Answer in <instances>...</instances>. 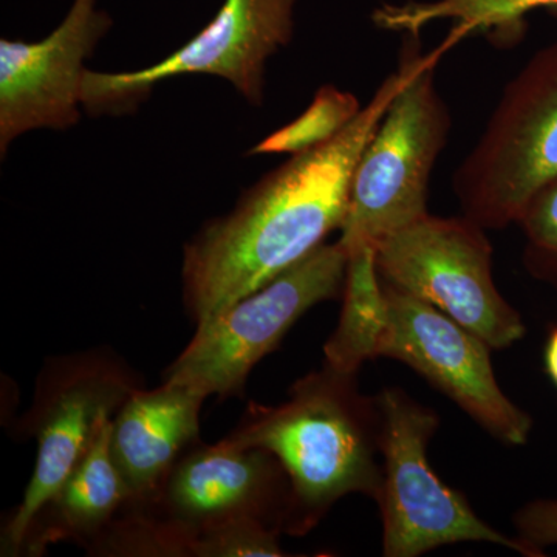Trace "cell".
Masks as SVG:
<instances>
[{
	"mask_svg": "<svg viewBox=\"0 0 557 557\" xmlns=\"http://www.w3.org/2000/svg\"><path fill=\"white\" fill-rule=\"evenodd\" d=\"M381 281L448 314L493 350L515 346L527 325L494 281L486 230L467 215L426 218L375 248Z\"/></svg>",
	"mask_w": 557,
	"mask_h": 557,
	"instance_id": "obj_7",
	"label": "cell"
},
{
	"mask_svg": "<svg viewBox=\"0 0 557 557\" xmlns=\"http://www.w3.org/2000/svg\"><path fill=\"white\" fill-rule=\"evenodd\" d=\"M448 42L423 57L418 50L408 81L362 150L351 180L338 244L347 255L376 248L391 234L429 214L432 172L448 145L453 116L435 84Z\"/></svg>",
	"mask_w": 557,
	"mask_h": 557,
	"instance_id": "obj_3",
	"label": "cell"
},
{
	"mask_svg": "<svg viewBox=\"0 0 557 557\" xmlns=\"http://www.w3.org/2000/svg\"><path fill=\"white\" fill-rule=\"evenodd\" d=\"M112 27L98 0H73L64 21L39 42L0 39V150L36 129L79 121L84 61Z\"/></svg>",
	"mask_w": 557,
	"mask_h": 557,
	"instance_id": "obj_12",
	"label": "cell"
},
{
	"mask_svg": "<svg viewBox=\"0 0 557 557\" xmlns=\"http://www.w3.org/2000/svg\"><path fill=\"white\" fill-rule=\"evenodd\" d=\"M381 417L383 479L376 505L383 523V556L418 557L445 545L485 542L530 557L518 537L487 525L468 498L443 482L428 449L440 417L399 387L375 395Z\"/></svg>",
	"mask_w": 557,
	"mask_h": 557,
	"instance_id": "obj_6",
	"label": "cell"
},
{
	"mask_svg": "<svg viewBox=\"0 0 557 557\" xmlns=\"http://www.w3.org/2000/svg\"><path fill=\"white\" fill-rule=\"evenodd\" d=\"M298 0H225L214 20L166 60L135 72L86 70L83 102L87 112H127L145 100L161 81L205 73L228 81L252 106L265 94L270 58L295 35Z\"/></svg>",
	"mask_w": 557,
	"mask_h": 557,
	"instance_id": "obj_9",
	"label": "cell"
},
{
	"mask_svg": "<svg viewBox=\"0 0 557 557\" xmlns=\"http://www.w3.org/2000/svg\"><path fill=\"white\" fill-rule=\"evenodd\" d=\"M408 35L397 72L332 141L292 156L185 245L183 302L196 327L309 258L341 230L362 150L403 89L420 47Z\"/></svg>",
	"mask_w": 557,
	"mask_h": 557,
	"instance_id": "obj_1",
	"label": "cell"
},
{
	"mask_svg": "<svg viewBox=\"0 0 557 557\" xmlns=\"http://www.w3.org/2000/svg\"><path fill=\"white\" fill-rule=\"evenodd\" d=\"M338 327L324 346L325 364L358 373L364 362L379 358L388 325V306L376 269L375 248L350 252L343 289Z\"/></svg>",
	"mask_w": 557,
	"mask_h": 557,
	"instance_id": "obj_15",
	"label": "cell"
},
{
	"mask_svg": "<svg viewBox=\"0 0 557 557\" xmlns=\"http://www.w3.org/2000/svg\"><path fill=\"white\" fill-rule=\"evenodd\" d=\"M361 110L354 94L327 84L318 89L309 109L302 115L263 138L251 149V153L298 156L306 150L319 148L346 131Z\"/></svg>",
	"mask_w": 557,
	"mask_h": 557,
	"instance_id": "obj_17",
	"label": "cell"
},
{
	"mask_svg": "<svg viewBox=\"0 0 557 557\" xmlns=\"http://www.w3.org/2000/svg\"><path fill=\"white\" fill-rule=\"evenodd\" d=\"M381 417L376 397L358 386V373L322 366L296 380L277 406L249 403L228 435L244 448L270 450L292 485L285 534L307 536L341 498L376 500Z\"/></svg>",
	"mask_w": 557,
	"mask_h": 557,
	"instance_id": "obj_2",
	"label": "cell"
},
{
	"mask_svg": "<svg viewBox=\"0 0 557 557\" xmlns=\"http://www.w3.org/2000/svg\"><path fill=\"white\" fill-rule=\"evenodd\" d=\"M289 502L292 485L281 461L270 450L244 448L225 437L218 445L190 446L156 496L135 505L194 544L201 534L239 520H259L285 534Z\"/></svg>",
	"mask_w": 557,
	"mask_h": 557,
	"instance_id": "obj_11",
	"label": "cell"
},
{
	"mask_svg": "<svg viewBox=\"0 0 557 557\" xmlns=\"http://www.w3.org/2000/svg\"><path fill=\"white\" fill-rule=\"evenodd\" d=\"M207 395L185 384L139 388L115 413L110 453L134 504H148L190 446L200 443V410Z\"/></svg>",
	"mask_w": 557,
	"mask_h": 557,
	"instance_id": "obj_13",
	"label": "cell"
},
{
	"mask_svg": "<svg viewBox=\"0 0 557 557\" xmlns=\"http://www.w3.org/2000/svg\"><path fill=\"white\" fill-rule=\"evenodd\" d=\"M518 225L527 273L557 293V178L531 199Z\"/></svg>",
	"mask_w": 557,
	"mask_h": 557,
	"instance_id": "obj_18",
	"label": "cell"
},
{
	"mask_svg": "<svg viewBox=\"0 0 557 557\" xmlns=\"http://www.w3.org/2000/svg\"><path fill=\"white\" fill-rule=\"evenodd\" d=\"M557 178V42L520 70L478 145L453 175L461 214L486 231L518 225L528 203Z\"/></svg>",
	"mask_w": 557,
	"mask_h": 557,
	"instance_id": "obj_4",
	"label": "cell"
},
{
	"mask_svg": "<svg viewBox=\"0 0 557 557\" xmlns=\"http://www.w3.org/2000/svg\"><path fill=\"white\" fill-rule=\"evenodd\" d=\"M516 537L530 557L544 556V549L557 545V498H534L512 516Z\"/></svg>",
	"mask_w": 557,
	"mask_h": 557,
	"instance_id": "obj_20",
	"label": "cell"
},
{
	"mask_svg": "<svg viewBox=\"0 0 557 557\" xmlns=\"http://www.w3.org/2000/svg\"><path fill=\"white\" fill-rule=\"evenodd\" d=\"M388 325L379 358L403 362L448 397L490 437L525 446L533 417L498 386L485 341L431 304L383 282Z\"/></svg>",
	"mask_w": 557,
	"mask_h": 557,
	"instance_id": "obj_10",
	"label": "cell"
},
{
	"mask_svg": "<svg viewBox=\"0 0 557 557\" xmlns=\"http://www.w3.org/2000/svg\"><path fill=\"white\" fill-rule=\"evenodd\" d=\"M348 255L324 244L265 287L196 330L188 347L164 370V383L185 384L220 399L242 397L251 370L276 350L304 314L343 296Z\"/></svg>",
	"mask_w": 557,
	"mask_h": 557,
	"instance_id": "obj_8",
	"label": "cell"
},
{
	"mask_svg": "<svg viewBox=\"0 0 557 557\" xmlns=\"http://www.w3.org/2000/svg\"><path fill=\"white\" fill-rule=\"evenodd\" d=\"M145 379L109 347L46 359L32 408L17 432L36 440L38 458L22 504L2 531V556H21L36 512L60 490L121 406Z\"/></svg>",
	"mask_w": 557,
	"mask_h": 557,
	"instance_id": "obj_5",
	"label": "cell"
},
{
	"mask_svg": "<svg viewBox=\"0 0 557 557\" xmlns=\"http://www.w3.org/2000/svg\"><path fill=\"white\" fill-rule=\"evenodd\" d=\"M539 9L557 10V0H412L383 3L373 11L372 21L380 30L420 36L428 25L454 22L446 39L454 46L472 33H512L522 28L527 14Z\"/></svg>",
	"mask_w": 557,
	"mask_h": 557,
	"instance_id": "obj_16",
	"label": "cell"
},
{
	"mask_svg": "<svg viewBox=\"0 0 557 557\" xmlns=\"http://www.w3.org/2000/svg\"><path fill=\"white\" fill-rule=\"evenodd\" d=\"M281 531L259 522L239 520L208 531L193 544V557H282Z\"/></svg>",
	"mask_w": 557,
	"mask_h": 557,
	"instance_id": "obj_19",
	"label": "cell"
},
{
	"mask_svg": "<svg viewBox=\"0 0 557 557\" xmlns=\"http://www.w3.org/2000/svg\"><path fill=\"white\" fill-rule=\"evenodd\" d=\"M544 368L557 391V325L549 330L544 348Z\"/></svg>",
	"mask_w": 557,
	"mask_h": 557,
	"instance_id": "obj_21",
	"label": "cell"
},
{
	"mask_svg": "<svg viewBox=\"0 0 557 557\" xmlns=\"http://www.w3.org/2000/svg\"><path fill=\"white\" fill-rule=\"evenodd\" d=\"M112 420L60 490L36 512L21 556H42L50 545L64 541L87 549L129 504V486L110 453Z\"/></svg>",
	"mask_w": 557,
	"mask_h": 557,
	"instance_id": "obj_14",
	"label": "cell"
}]
</instances>
